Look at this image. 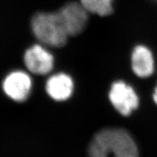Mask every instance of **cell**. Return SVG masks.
I'll use <instances>...</instances> for the list:
<instances>
[{"label": "cell", "instance_id": "7", "mask_svg": "<svg viewBox=\"0 0 157 157\" xmlns=\"http://www.w3.org/2000/svg\"><path fill=\"white\" fill-rule=\"evenodd\" d=\"M74 90V82L70 76L64 73L51 76L46 83V91L51 98L57 101L68 100Z\"/></svg>", "mask_w": 157, "mask_h": 157}, {"label": "cell", "instance_id": "10", "mask_svg": "<svg viewBox=\"0 0 157 157\" xmlns=\"http://www.w3.org/2000/svg\"><path fill=\"white\" fill-rule=\"evenodd\" d=\"M153 98H154V101L157 105V85H156V88H155L154 95H153Z\"/></svg>", "mask_w": 157, "mask_h": 157}, {"label": "cell", "instance_id": "8", "mask_svg": "<svg viewBox=\"0 0 157 157\" xmlns=\"http://www.w3.org/2000/svg\"><path fill=\"white\" fill-rule=\"evenodd\" d=\"M132 68L137 76L146 78L150 76L154 70L152 53L146 47L139 45L132 53Z\"/></svg>", "mask_w": 157, "mask_h": 157}, {"label": "cell", "instance_id": "11", "mask_svg": "<svg viewBox=\"0 0 157 157\" xmlns=\"http://www.w3.org/2000/svg\"><path fill=\"white\" fill-rule=\"evenodd\" d=\"M152 1H154V2H157V0H152Z\"/></svg>", "mask_w": 157, "mask_h": 157}, {"label": "cell", "instance_id": "4", "mask_svg": "<svg viewBox=\"0 0 157 157\" xmlns=\"http://www.w3.org/2000/svg\"><path fill=\"white\" fill-rule=\"evenodd\" d=\"M109 99L115 109L122 116H129L138 107L139 99L131 86L122 81L115 82L109 92Z\"/></svg>", "mask_w": 157, "mask_h": 157}, {"label": "cell", "instance_id": "1", "mask_svg": "<svg viewBox=\"0 0 157 157\" xmlns=\"http://www.w3.org/2000/svg\"><path fill=\"white\" fill-rule=\"evenodd\" d=\"M139 157L131 135L124 129H105L94 136L88 148L89 157Z\"/></svg>", "mask_w": 157, "mask_h": 157}, {"label": "cell", "instance_id": "2", "mask_svg": "<svg viewBox=\"0 0 157 157\" xmlns=\"http://www.w3.org/2000/svg\"><path fill=\"white\" fill-rule=\"evenodd\" d=\"M31 29L39 41L54 48L64 46L69 36L58 12L35 14L31 20Z\"/></svg>", "mask_w": 157, "mask_h": 157}, {"label": "cell", "instance_id": "9", "mask_svg": "<svg viewBox=\"0 0 157 157\" xmlns=\"http://www.w3.org/2000/svg\"><path fill=\"white\" fill-rule=\"evenodd\" d=\"M113 1L114 0H80V3L89 13L107 16L113 13Z\"/></svg>", "mask_w": 157, "mask_h": 157}, {"label": "cell", "instance_id": "3", "mask_svg": "<svg viewBox=\"0 0 157 157\" xmlns=\"http://www.w3.org/2000/svg\"><path fill=\"white\" fill-rule=\"evenodd\" d=\"M58 12L68 36L80 34L87 26L89 13L80 2H68Z\"/></svg>", "mask_w": 157, "mask_h": 157}, {"label": "cell", "instance_id": "5", "mask_svg": "<svg viewBox=\"0 0 157 157\" xmlns=\"http://www.w3.org/2000/svg\"><path fill=\"white\" fill-rule=\"evenodd\" d=\"M4 92L10 99L23 102L29 97L32 82L29 74L22 71H15L6 76L3 81Z\"/></svg>", "mask_w": 157, "mask_h": 157}, {"label": "cell", "instance_id": "6", "mask_svg": "<svg viewBox=\"0 0 157 157\" xmlns=\"http://www.w3.org/2000/svg\"><path fill=\"white\" fill-rule=\"evenodd\" d=\"M24 63L31 73L45 75L53 68L54 58L42 45L34 44L25 51Z\"/></svg>", "mask_w": 157, "mask_h": 157}]
</instances>
